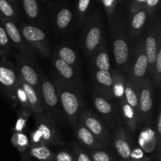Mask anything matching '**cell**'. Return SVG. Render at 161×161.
I'll use <instances>...</instances> for the list:
<instances>
[{"label":"cell","instance_id":"6da1fadb","mask_svg":"<svg viewBox=\"0 0 161 161\" xmlns=\"http://www.w3.org/2000/svg\"><path fill=\"white\" fill-rule=\"evenodd\" d=\"M53 83L56 87L64 116L71 125L75 127L83 107L81 94L78 87L63 81L60 78L55 79Z\"/></svg>","mask_w":161,"mask_h":161},{"label":"cell","instance_id":"7a4b0ae2","mask_svg":"<svg viewBox=\"0 0 161 161\" xmlns=\"http://www.w3.org/2000/svg\"><path fill=\"white\" fill-rule=\"evenodd\" d=\"M109 25L115 61L119 69L126 72L130 52L127 27L122 19L116 15L109 22Z\"/></svg>","mask_w":161,"mask_h":161},{"label":"cell","instance_id":"3957f363","mask_svg":"<svg viewBox=\"0 0 161 161\" xmlns=\"http://www.w3.org/2000/svg\"><path fill=\"white\" fill-rule=\"evenodd\" d=\"M36 130L31 133L30 146L33 145H63L64 140L57 127L56 123L43 112L35 115Z\"/></svg>","mask_w":161,"mask_h":161},{"label":"cell","instance_id":"277c9868","mask_svg":"<svg viewBox=\"0 0 161 161\" xmlns=\"http://www.w3.org/2000/svg\"><path fill=\"white\" fill-rule=\"evenodd\" d=\"M148 59L145 51L144 39H139L130 52L127 70V77L137 86L144 81L148 75Z\"/></svg>","mask_w":161,"mask_h":161},{"label":"cell","instance_id":"5b68a950","mask_svg":"<svg viewBox=\"0 0 161 161\" xmlns=\"http://www.w3.org/2000/svg\"><path fill=\"white\" fill-rule=\"evenodd\" d=\"M40 96L43 111L55 123L62 122L64 115L56 87L53 82L45 76L41 78Z\"/></svg>","mask_w":161,"mask_h":161},{"label":"cell","instance_id":"8992f818","mask_svg":"<svg viewBox=\"0 0 161 161\" xmlns=\"http://www.w3.org/2000/svg\"><path fill=\"white\" fill-rule=\"evenodd\" d=\"M104 42L103 28L100 17L94 14L89 17L85 25L83 46L87 56H91Z\"/></svg>","mask_w":161,"mask_h":161},{"label":"cell","instance_id":"52a82bcc","mask_svg":"<svg viewBox=\"0 0 161 161\" xmlns=\"http://www.w3.org/2000/svg\"><path fill=\"white\" fill-rule=\"evenodd\" d=\"M24 39L28 46L41 57L50 56V46L45 32L39 27L29 25H21L19 28Z\"/></svg>","mask_w":161,"mask_h":161},{"label":"cell","instance_id":"ba28073f","mask_svg":"<svg viewBox=\"0 0 161 161\" xmlns=\"http://www.w3.org/2000/svg\"><path fill=\"white\" fill-rule=\"evenodd\" d=\"M18 85V74L12 61L6 56L0 58V90L10 101H16V89Z\"/></svg>","mask_w":161,"mask_h":161},{"label":"cell","instance_id":"9c48e42d","mask_svg":"<svg viewBox=\"0 0 161 161\" xmlns=\"http://www.w3.org/2000/svg\"><path fill=\"white\" fill-rule=\"evenodd\" d=\"M93 102L94 108L102 118V120L107 126L114 128L119 124V114L113 100L95 90L93 94Z\"/></svg>","mask_w":161,"mask_h":161},{"label":"cell","instance_id":"30bf717a","mask_svg":"<svg viewBox=\"0 0 161 161\" xmlns=\"http://www.w3.org/2000/svg\"><path fill=\"white\" fill-rule=\"evenodd\" d=\"M80 123L86 127L105 146L109 143L111 134L108 127L91 109H86L80 115Z\"/></svg>","mask_w":161,"mask_h":161},{"label":"cell","instance_id":"8fae6325","mask_svg":"<svg viewBox=\"0 0 161 161\" xmlns=\"http://www.w3.org/2000/svg\"><path fill=\"white\" fill-rule=\"evenodd\" d=\"M0 21L3 24V27L6 30V34H7L9 40H11L13 44L17 48L19 54L31 60L33 62H36V53L33 51L32 49L25 42L20 30L15 25V23L6 19L2 14H0Z\"/></svg>","mask_w":161,"mask_h":161},{"label":"cell","instance_id":"7c38bea8","mask_svg":"<svg viewBox=\"0 0 161 161\" xmlns=\"http://www.w3.org/2000/svg\"><path fill=\"white\" fill-rule=\"evenodd\" d=\"M139 115L146 124L151 119L153 108V86L149 77H146L139 86Z\"/></svg>","mask_w":161,"mask_h":161},{"label":"cell","instance_id":"4fadbf2b","mask_svg":"<svg viewBox=\"0 0 161 161\" xmlns=\"http://www.w3.org/2000/svg\"><path fill=\"white\" fill-rule=\"evenodd\" d=\"M15 60L17 62L16 70L19 76L40 94L41 80L35 68L34 62L19 53L15 54Z\"/></svg>","mask_w":161,"mask_h":161},{"label":"cell","instance_id":"5bb4252c","mask_svg":"<svg viewBox=\"0 0 161 161\" xmlns=\"http://www.w3.org/2000/svg\"><path fill=\"white\" fill-rule=\"evenodd\" d=\"M160 35V24L157 27L152 26L146 35V39H144L145 51L148 59V75L151 76L157 58V48H158V38Z\"/></svg>","mask_w":161,"mask_h":161},{"label":"cell","instance_id":"9a60e30c","mask_svg":"<svg viewBox=\"0 0 161 161\" xmlns=\"http://www.w3.org/2000/svg\"><path fill=\"white\" fill-rule=\"evenodd\" d=\"M115 149L123 161H130L132 146L128 132L123 126L119 125L116 129L113 138Z\"/></svg>","mask_w":161,"mask_h":161},{"label":"cell","instance_id":"2e32d148","mask_svg":"<svg viewBox=\"0 0 161 161\" xmlns=\"http://www.w3.org/2000/svg\"><path fill=\"white\" fill-rule=\"evenodd\" d=\"M52 63L61 80L77 87V85H78L77 75H77V71L74 68L60 59L57 56L56 53L52 56Z\"/></svg>","mask_w":161,"mask_h":161},{"label":"cell","instance_id":"e0dca14e","mask_svg":"<svg viewBox=\"0 0 161 161\" xmlns=\"http://www.w3.org/2000/svg\"><path fill=\"white\" fill-rule=\"evenodd\" d=\"M18 83L21 86L22 89L25 92L28 98V106H29V111L35 115L40 114L43 113L42 108V101H41L40 94L38 93L36 89L25 83L18 75Z\"/></svg>","mask_w":161,"mask_h":161},{"label":"cell","instance_id":"ac0fdd59","mask_svg":"<svg viewBox=\"0 0 161 161\" xmlns=\"http://www.w3.org/2000/svg\"><path fill=\"white\" fill-rule=\"evenodd\" d=\"M96 86L95 90L108 98L113 100V75L110 71L96 70L94 73Z\"/></svg>","mask_w":161,"mask_h":161},{"label":"cell","instance_id":"d6986e66","mask_svg":"<svg viewBox=\"0 0 161 161\" xmlns=\"http://www.w3.org/2000/svg\"><path fill=\"white\" fill-rule=\"evenodd\" d=\"M75 128V135H76L77 139L85 147L88 148L89 149H103L105 145L99 141L85 126L82 124L77 123Z\"/></svg>","mask_w":161,"mask_h":161},{"label":"cell","instance_id":"ffe728a7","mask_svg":"<svg viewBox=\"0 0 161 161\" xmlns=\"http://www.w3.org/2000/svg\"><path fill=\"white\" fill-rule=\"evenodd\" d=\"M119 103L122 120L125 124L127 130L131 133H134L138 128L139 123L142 121L141 118L134 110V108L127 104L124 97L119 100Z\"/></svg>","mask_w":161,"mask_h":161},{"label":"cell","instance_id":"44dd1931","mask_svg":"<svg viewBox=\"0 0 161 161\" xmlns=\"http://www.w3.org/2000/svg\"><path fill=\"white\" fill-rule=\"evenodd\" d=\"M148 14L146 9H141L135 14H131L127 24V32L129 36L135 38L139 36L143 31L148 19Z\"/></svg>","mask_w":161,"mask_h":161},{"label":"cell","instance_id":"7402d4cb","mask_svg":"<svg viewBox=\"0 0 161 161\" xmlns=\"http://www.w3.org/2000/svg\"><path fill=\"white\" fill-rule=\"evenodd\" d=\"M139 86H137L128 77L125 80V87H124V98L130 107L134 108L137 114L139 115Z\"/></svg>","mask_w":161,"mask_h":161},{"label":"cell","instance_id":"603a6c76","mask_svg":"<svg viewBox=\"0 0 161 161\" xmlns=\"http://www.w3.org/2000/svg\"><path fill=\"white\" fill-rule=\"evenodd\" d=\"M91 61L94 69L99 71H110V59L105 42L102 44L91 55Z\"/></svg>","mask_w":161,"mask_h":161},{"label":"cell","instance_id":"cb8c5ba5","mask_svg":"<svg viewBox=\"0 0 161 161\" xmlns=\"http://www.w3.org/2000/svg\"><path fill=\"white\" fill-rule=\"evenodd\" d=\"M55 53H56L57 56L60 59L62 60L63 61L67 63L70 66H72L76 71H78V58H77L76 53H75V50L73 49H72L69 47H67V46H61V47H58V50H57V52Z\"/></svg>","mask_w":161,"mask_h":161},{"label":"cell","instance_id":"d4e9b609","mask_svg":"<svg viewBox=\"0 0 161 161\" xmlns=\"http://www.w3.org/2000/svg\"><path fill=\"white\" fill-rule=\"evenodd\" d=\"M29 154L39 161H53V153L47 145H33L29 147Z\"/></svg>","mask_w":161,"mask_h":161},{"label":"cell","instance_id":"484cf974","mask_svg":"<svg viewBox=\"0 0 161 161\" xmlns=\"http://www.w3.org/2000/svg\"><path fill=\"white\" fill-rule=\"evenodd\" d=\"M113 75V98L119 99L124 97V87H125V76L120 72L116 70L112 71Z\"/></svg>","mask_w":161,"mask_h":161},{"label":"cell","instance_id":"4316f807","mask_svg":"<svg viewBox=\"0 0 161 161\" xmlns=\"http://www.w3.org/2000/svg\"><path fill=\"white\" fill-rule=\"evenodd\" d=\"M73 15L69 8H62L58 11L56 16V26L58 30L63 31L68 28L72 23Z\"/></svg>","mask_w":161,"mask_h":161},{"label":"cell","instance_id":"83f0119b","mask_svg":"<svg viewBox=\"0 0 161 161\" xmlns=\"http://www.w3.org/2000/svg\"><path fill=\"white\" fill-rule=\"evenodd\" d=\"M91 0H78L77 3V20L80 27H84L87 22L89 17L90 5Z\"/></svg>","mask_w":161,"mask_h":161},{"label":"cell","instance_id":"f1b7e54d","mask_svg":"<svg viewBox=\"0 0 161 161\" xmlns=\"http://www.w3.org/2000/svg\"><path fill=\"white\" fill-rule=\"evenodd\" d=\"M13 146L17 148L20 153H24L28 150L30 147V141L28 136L23 132H14L11 138Z\"/></svg>","mask_w":161,"mask_h":161},{"label":"cell","instance_id":"f546056e","mask_svg":"<svg viewBox=\"0 0 161 161\" xmlns=\"http://www.w3.org/2000/svg\"><path fill=\"white\" fill-rule=\"evenodd\" d=\"M151 77L153 78L154 84L160 87L161 81V35L158 38V48H157V58H156L155 64H154L153 70Z\"/></svg>","mask_w":161,"mask_h":161},{"label":"cell","instance_id":"4dcf8cb0","mask_svg":"<svg viewBox=\"0 0 161 161\" xmlns=\"http://www.w3.org/2000/svg\"><path fill=\"white\" fill-rule=\"evenodd\" d=\"M21 3L27 17L31 20H36L40 13L37 0H21Z\"/></svg>","mask_w":161,"mask_h":161},{"label":"cell","instance_id":"1f68e13d","mask_svg":"<svg viewBox=\"0 0 161 161\" xmlns=\"http://www.w3.org/2000/svg\"><path fill=\"white\" fill-rule=\"evenodd\" d=\"M0 14L13 22H15L18 18L15 8L6 0H0Z\"/></svg>","mask_w":161,"mask_h":161},{"label":"cell","instance_id":"d6a6232c","mask_svg":"<svg viewBox=\"0 0 161 161\" xmlns=\"http://www.w3.org/2000/svg\"><path fill=\"white\" fill-rule=\"evenodd\" d=\"M88 153L92 161H116L113 154L102 149H90Z\"/></svg>","mask_w":161,"mask_h":161},{"label":"cell","instance_id":"836d02e7","mask_svg":"<svg viewBox=\"0 0 161 161\" xmlns=\"http://www.w3.org/2000/svg\"><path fill=\"white\" fill-rule=\"evenodd\" d=\"M31 114V112L28 110L20 108V111L17 114V119L15 124V127H14V132H22L26 127L27 121H28V116Z\"/></svg>","mask_w":161,"mask_h":161},{"label":"cell","instance_id":"e575fe53","mask_svg":"<svg viewBox=\"0 0 161 161\" xmlns=\"http://www.w3.org/2000/svg\"><path fill=\"white\" fill-rule=\"evenodd\" d=\"M0 48L2 49L5 55L7 54L10 50V41L1 21H0Z\"/></svg>","mask_w":161,"mask_h":161},{"label":"cell","instance_id":"d590c367","mask_svg":"<svg viewBox=\"0 0 161 161\" xmlns=\"http://www.w3.org/2000/svg\"><path fill=\"white\" fill-rule=\"evenodd\" d=\"M103 5L104 8L105 9V13L108 17V23L113 20V17L115 15V11H116V4H117V0H98Z\"/></svg>","mask_w":161,"mask_h":161},{"label":"cell","instance_id":"8d00e7d4","mask_svg":"<svg viewBox=\"0 0 161 161\" xmlns=\"http://www.w3.org/2000/svg\"><path fill=\"white\" fill-rule=\"evenodd\" d=\"M15 95L17 102H19L20 104V105H21V108H24V109H26L29 111V106H28V98H27L26 94H25V92L24 91V90L22 89V87L20 86L19 83L17 85V89H16Z\"/></svg>","mask_w":161,"mask_h":161},{"label":"cell","instance_id":"74e56055","mask_svg":"<svg viewBox=\"0 0 161 161\" xmlns=\"http://www.w3.org/2000/svg\"><path fill=\"white\" fill-rule=\"evenodd\" d=\"M53 161H75L74 154L67 150H61L53 154Z\"/></svg>","mask_w":161,"mask_h":161},{"label":"cell","instance_id":"f35d334b","mask_svg":"<svg viewBox=\"0 0 161 161\" xmlns=\"http://www.w3.org/2000/svg\"><path fill=\"white\" fill-rule=\"evenodd\" d=\"M73 154L75 161H92L88 152L83 148L76 147Z\"/></svg>","mask_w":161,"mask_h":161},{"label":"cell","instance_id":"ab89813d","mask_svg":"<svg viewBox=\"0 0 161 161\" xmlns=\"http://www.w3.org/2000/svg\"><path fill=\"white\" fill-rule=\"evenodd\" d=\"M160 4V0H146V9L148 16L152 17L158 8Z\"/></svg>","mask_w":161,"mask_h":161},{"label":"cell","instance_id":"60d3db41","mask_svg":"<svg viewBox=\"0 0 161 161\" xmlns=\"http://www.w3.org/2000/svg\"><path fill=\"white\" fill-rule=\"evenodd\" d=\"M130 161H149V159L146 157L142 149L137 148L132 149Z\"/></svg>","mask_w":161,"mask_h":161},{"label":"cell","instance_id":"b9f144b4","mask_svg":"<svg viewBox=\"0 0 161 161\" xmlns=\"http://www.w3.org/2000/svg\"><path fill=\"white\" fill-rule=\"evenodd\" d=\"M146 0H133L130 7V14H134L141 9H146Z\"/></svg>","mask_w":161,"mask_h":161},{"label":"cell","instance_id":"7bdbcfd3","mask_svg":"<svg viewBox=\"0 0 161 161\" xmlns=\"http://www.w3.org/2000/svg\"><path fill=\"white\" fill-rule=\"evenodd\" d=\"M157 144L158 145V146H160V137H161V113H159L158 118H157Z\"/></svg>","mask_w":161,"mask_h":161},{"label":"cell","instance_id":"ee69618b","mask_svg":"<svg viewBox=\"0 0 161 161\" xmlns=\"http://www.w3.org/2000/svg\"><path fill=\"white\" fill-rule=\"evenodd\" d=\"M7 2H9V3H10L11 5H12L13 6H14V8H15L16 6V3H15V0H6Z\"/></svg>","mask_w":161,"mask_h":161},{"label":"cell","instance_id":"f6af8a7d","mask_svg":"<svg viewBox=\"0 0 161 161\" xmlns=\"http://www.w3.org/2000/svg\"><path fill=\"white\" fill-rule=\"evenodd\" d=\"M4 56H6V55H5V53H3V51L2 50V49L0 48V58H3V57H4Z\"/></svg>","mask_w":161,"mask_h":161}]
</instances>
